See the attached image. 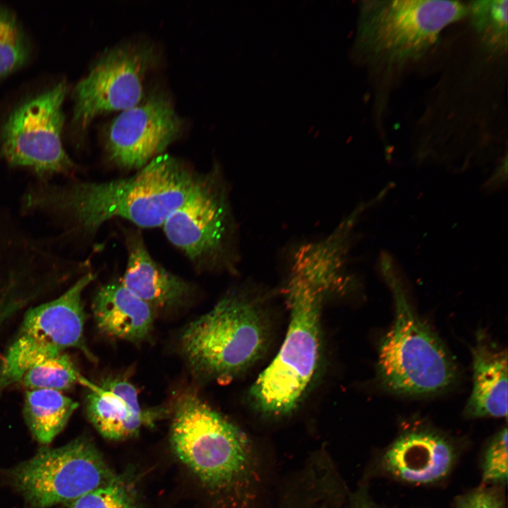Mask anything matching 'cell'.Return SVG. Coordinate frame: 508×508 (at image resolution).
Masks as SVG:
<instances>
[{
	"label": "cell",
	"instance_id": "obj_1",
	"mask_svg": "<svg viewBox=\"0 0 508 508\" xmlns=\"http://www.w3.org/2000/svg\"><path fill=\"white\" fill-rule=\"evenodd\" d=\"M208 176L161 154L126 179L61 185L43 181L28 187L21 205L26 212L51 218L66 238L90 236L113 218L154 228L198 193Z\"/></svg>",
	"mask_w": 508,
	"mask_h": 508
},
{
	"label": "cell",
	"instance_id": "obj_2",
	"mask_svg": "<svg viewBox=\"0 0 508 508\" xmlns=\"http://www.w3.org/2000/svg\"><path fill=\"white\" fill-rule=\"evenodd\" d=\"M267 342L260 307L251 297L234 291L184 327L179 347L197 379L226 382L259 360Z\"/></svg>",
	"mask_w": 508,
	"mask_h": 508
},
{
	"label": "cell",
	"instance_id": "obj_3",
	"mask_svg": "<svg viewBox=\"0 0 508 508\" xmlns=\"http://www.w3.org/2000/svg\"><path fill=\"white\" fill-rule=\"evenodd\" d=\"M170 440L179 459L210 487L244 490L255 477L246 435L195 392L175 400Z\"/></svg>",
	"mask_w": 508,
	"mask_h": 508
},
{
	"label": "cell",
	"instance_id": "obj_4",
	"mask_svg": "<svg viewBox=\"0 0 508 508\" xmlns=\"http://www.w3.org/2000/svg\"><path fill=\"white\" fill-rule=\"evenodd\" d=\"M285 291L290 310L286 337L251 389L258 408L271 415L287 413L297 406L315 373L320 353V310L325 298L291 277H287Z\"/></svg>",
	"mask_w": 508,
	"mask_h": 508
},
{
	"label": "cell",
	"instance_id": "obj_5",
	"mask_svg": "<svg viewBox=\"0 0 508 508\" xmlns=\"http://www.w3.org/2000/svg\"><path fill=\"white\" fill-rule=\"evenodd\" d=\"M395 320L382 339L377 373L389 392L424 396L449 388L457 378L456 366L446 347L412 310L402 289L393 283Z\"/></svg>",
	"mask_w": 508,
	"mask_h": 508
},
{
	"label": "cell",
	"instance_id": "obj_6",
	"mask_svg": "<svg viewBox=\"0 0 508 508\" xmlns=\"http://www.w3.org/2000/svg\"><path fill=\"white\" fill-rule=\"evenodd\" d=\"M169 241L198 268L236 272L239 236L229 193L220 171L209 173L202 187L162 225Z\"/></svg>",
	"mask_w": 508,
	"mask_h": 508
},
{
	"label": "cell",
	"instance_id": "obj_7",
	"mask_svg": "<svg viewBox=\"0 0 508 508\" xmlns=\"http://www.w3.org/2000/svg\"><path fill=\"white\" fill-rule=\"evenodd\" d=\"M467 10L461 2L453 1H367L361 20L362 42L378 61L401 64L423 55L443 29L465 16Z\"/></svg>",
	"mask_w": 508,
	"mask_h": 508
},
{
	"label": "cell",
	"instance_id": "obj_8",
	"mask_svg": "<svg viewBox=\"0 0 508 508\" xmlns=\"http://www.w3.org/2000/svg\"><path fill=\"white\" fill-rule=\"evenodd\" d=\"M87 272L56 298L30 309L0 364V392L20 381L35 364L73 348L95 360L85 341L83 291L95 279Z\"/></svg>",
	"mask_w": 508,
	"mask_h": 508
},
{
	"label": "cell",
	"instance_id": "obj_9",
	"mask_svg": "<svg viewBox=\"0 0 508 508\" xmlns=\"http://www.w3.org/2000/svg\"><path fill=\"white\" fill-rule=\"evenodd\" d=\"M67 92L61 80L11 112L0 133V155L8 165L27 169L42 180L77 170L62 140Z\"/></svg>",
	"mask_w": 508,
	"mask_h": 508
},
{
	"label": "cell",
	"instance_id": "obj_10",
	"mask_svg": "<svg viewBox=\"0 0 508 508\" xmlns=\"http://www.w3.org/2000/svg\"><path fill=\"white\" fill-rule=\"evenodd\" d=\"M12 485L32 508L71 502L117 477L99 451L85 437L44 449L8 474Z\"/></svg>",
	"mask_w": 508,
	"mask_h": 508
},
{
	"label": "cell",
	"instance_id": "obj_11",
	"mask_svg": "<svg viewBox=\"0 0 508 508\" xmlns=\"http://www.w3.org/2000/svg\"><path fill=\"white\" fill-rule=\"evenodd\" d=\"M159 58L147 42H128L105 50L74 87V126L85 131L96 117L139 103L146 93L147 75Z\"/></svg>",
	"mask_w": 508,
	"mask_h": 508
},
{
	"label": "cell",
	"instance_id": "obj_12",
	"mask_svg": "<svg viewBox=\"0 0 508 508\" xmlns=\"http://www.w3.org/2000/svg\"><path fill=\"white\" fill-rule=\"evenodd\" d=\"M185 121L164 90L146 92L136 105L120 111L105 126V152L119 167L141 169L179 139Z\"/></svg>",
	"mask_w": 508,
	"mask_h": 508
},
{
	"label": "cell",
	"instance_id": "obj_13",
	"mask_svg": "<svg viewBox=\"0 0 508 508\" xmlns=\"http://www.w3.org/2000/svg\"><path fill=\"white\" fill-rule=\"evenodd\" d=\"M86 415L104 437L123 440L153 425L167 412L164 407H143L135 386L119 377H107L99 385L87 382Z\"/></svg>",
	"mask_w": 508,
	"mask_h": 508
},
{
	"label": "cell",
	"instance_id": "obj_14",
	"mask_svg": "<svg viewBox=\"0 0 508 508\" xmlns=\"http://www.w3.org/2000/svg\"><path fill=\"white\" fill-rule=\"evenodd\" d=\"M455 458L454 448L446 437L433 431L416 430L401 434L389 445L382 464L398 480L427 484L444 478Z\"/></svg>",
	"mask_w": 508,
	"mask_h": 508
},
{
	"label": "cell",
	"instance_id": "obj_15",
	"mask_svg": "<svg viewBox=\"0 0 508 508\" xmlns=\"http://www.w3.org/2000/svg\"><path fill=\"white\" fill-rule=\"evenodd\" d=\"M355 215L343 220L322 238L294 248L289 256L288 276L305 282L325 298L345 288V266Z\"/></svg>",
	"mask_w": 508,
	"mask_h": 508
},
{
	"label": "cell",
	"instance_id": "obj_16",
	"mask_svg": "<svg viewBox=\"0 0 508 508\" xmlns=\"http://www.w3.org/2000/svg\"><path fill=\"white\" fill-rule=\"evenodd\" d=\"M128 258L121 284L155 310H172L186 305L194 296L191 283L156 262L140 234L128 233Z\"/></svg>",
	"mask_w": 508,
	"mask_h": 508
},
{
	"label": "cell",
	"instance_id": "obj_17",
	"mask_svg": "<svg viewBox=\"0 0 508 508\" xmlns=\"http://www.w3.org/2000/svg\"><path fill=\"white\" fill-rule=\"evenodd\" d=\"M98 329L103 334L130 342H141L150 335L156 310L121 282L101 286L92 301Z\"/></svg>",
	"mask_w": 508,
	"mask_h": 508
},
{
	"label": "cell",
	"instance_id": "obj_18",
	"mask_svg": "<svg viewBox=\"0 0 508 508\" xmlns=\"http://www.w3.org/2000/svg\"><path fill=\"white\" fill-rule=\"evenodd\" d=\"M473 389L464 413L468 418L507 417V352L478 334L471 349Z\"/></svg>",
	"mask_w": 508,
	"mask_h": 508
},
{
	"label": "cell",
	"instance_id": "obj_19",
	"mask_svg": "<svg viewBox=\"0 0 508 508\" xmlns=\"http://www.w3.org/2000/svg\"><path fill=\"white\" fill-rule=\"evenodd\" d=\"M78 406V402L63 392L46 389L26 390L23 416L35 440L42 445H48L65 428Z\"/></svg>",
	"mask_w": 508,
	"mask_h": 508
},
{
	"label": "cell",
	"instance_id": "obj_20",
	"mask_svg": "<svg viewBox=\"0 0 508 508\" xmlns=\"http://www.w3.org/2000/svg\"><path fill=\"white\" fill-rule=\"evenodd\" d=\"M86 381L70 356L63 352L35 364L24 373L20 382L27 390L46 389L63 392Z\"/></svg>",
	"mask_w": 508,
	"mask_h": 508
},
{
	"label": "cell",
	"instance_id": "obj_21",
	"mask_svg": "<svg viewBox=\"0 0 508 508\" xmlns=\"http://www.w3.org/2000/svg\"><path fill=\"white\" fill-rule=\"evenodd\" d=\"M507 1H476L469 13L472 24L483 44L492 52L506 50L507 45Z\"/></svg>",
	"mask_w": 508,
	"mask_h": 508
},
{
	"label": "cell",
	"instance_id": "obj_22",
	"mask_svg": "<svg viewBox=\"0 0 508 508\" xmlns=\"http://www.w3.org/2000/svg\"><path fill=\"white\" fill-rule=\"evenodd\" d=\"M30 50L28 38L15 13L0 5V78L22 67Z\"/></svg>",
	"mask_w": 508,
	"mask_h": 508
},
{
	"label": "cell",
	"instance_id": "obj_23",
	"mask_svg": "<svg viewBox=\"0 0 508 508\" xmlns=\"http://www.w3.org/2000/svg\"><path fill=\"white\" fill-rule=\"evenodd\" d=\"M68 508H136L127 486L117 478L70 502Z\"/></svg>",
	"mask_w": 508,
	"mask_h": 508
},
{
	"label": "cell",
	"instance_id": "obj_24",
	"mask_svg": "<svg viewBox=\"0 0 508 508\" xmlns=\"http://www.w3.org/2000/svg\"><path fill=\"white\" fill-rule=\"evenodd\" d=\"M507 428L500 430L486 448L483 466L482 483L497 486L507 480Z\"/></svg>",
	"mask_w": 508,
	"mask_h": 508
},
{
	"label": "cell",
	"instance_id": "obj_25",
	"mask_svg": "<svg viewBox=\"0 0 508 508\" xmlns=\"http://www.w3.org/2000/svg\"><path fill=\"white\" fill-rule=\"evenodd\" d=\"M502 492L497 486H481L458 497L455 508H503Z\"/></svg>",
	"mask_w": 508,
	"mask_h": 508
},
{
	"label": "cell",
	"instance_id": "obj_26",
	"mask_svg": "<svg viewBox=\"0 0 508 508\" xmlns=\"http://www.w3.org/2000/svg\"><path fill=\"white\" fill-rule=\"evenodd\" d=\"M351 508H382L367 500H360Z\"/></svg>",
	"mask_w": 508,
	"mask_h": 508
}]
</instances>
